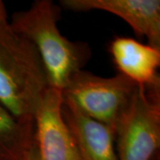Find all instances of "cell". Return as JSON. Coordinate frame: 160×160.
Instances as JSON below:
<instances>
[{
    "label": "cell",
    "instance_id": "8992f818",
    "mask_svg": "<svg viewBox=\"0 0 160 160\" xmlns=\"http://www.w3.org/2000/svg\"><path fill=\"white\" fill-rule=\"evenodd\" d=\"M61 6L69 11L99 10L110 12L128 23L148 45L160 49L159 0H62Z\"/></svg>",
    "mask_w": 160,
    "mask_h": 160
},
{
    "label": "cell",
    "instance_id": "277c9868",
    "mask_svg": "<svg viewBox=\"0 0 160 160\" xmlns=\"http://www.w3.org/2000/svg\"><path fill=\"white\" fill-rule=\"evenodd\" d=\"M137 85L123 75L103 78L77 71L63 88V97L92 119L114 128L125 113Z\"/></svg>",
    "mask_w": 160,
    "mask_h": 160
},
{
    "label": "cell",
    "instance_id": "8fae6325",
    "mask_svg": "<svg viewBox=\"0 0 160 160\" xmlns=\"http://www.w3.org/2000/svg\"><path fill=\"white\" fill-rule=\"evenodd\" d=\"M150 160H160V152L158 151V152H157L156 154L151 158V159Z\"/></svg>",
    "mask_w": 160,
    "mask_h": 160
},
{
    "label": "cell",
    "instance_id": "9c48e42d",
    "mask_svg": "<svg viewBox=\"0 0 160 160\" xmlns=\"http://www.w3.org/2000/svg\"><path fill=\"white\" fill-rule=\"evenodd\" d=\"M36 145L34 120H21L0 103V160H24Z\"/></svg>",
    "mask_w": 160,
    "mask_h": 160
},
{
    "label": "cell",
    "instance_id": "30bf717a",
    "mask_svg": "<svg viewBox=\"0 0 160 160\" xmlns=\"http://www.w3.org/2000/svg\"><path fill=\"white\" fill-rule=\"evenodd\" d=\"M24 160H39V156H38V152L36 145L29 150Z\"/></svg>",
    "mask_w": 160,
    "mask_h": 160
},
{
    "label": "cell",
    "instance_id": "ba28073f",
    "mask_svg": "<svg viewBox=\"0 0 160 160\" xmlns=\"http://www.w3.org/2000/svg\"><path fill=\"white\" fill-rule=\"evenodd\" d=\"M109 51L119 74L137 86L160 80V49L144 45L131 38L118 37L110 42Z\"/></svg>",
    "mask_w": 160,
    "mask_h": 160
},
{
    "label": "cell",
    "instance_id": "3957f363",
    "mask_svg": "<svg viewBox=\"0 0 160 160\" xmlns=\"http://www.w3.org/2000/svg\"><path fill=\"white\" fill-rule=\"evenodd\" d=\"M118 160H150L160 148V80L137 86L116 127Z\"/></svg>",
    "mask_w": 160,
    "mask_h": 160
},
{
    "label": "cell",
    "instance_id": "5b68a950",
    "mask_svg": "<svg viewBox=\"0 0 160 160\" xmlns=\"http://www.w3.org/2000/svg\"><path fill=\"white\" fill-rule=\"evenodd\" d=\"M62 101V92L49 86L35 110V141L39 160H82L63 118Z\"/></svg>",
    "mask_w": 160,
    "mask_h": 160
},
{
    "label": "cell",
    "instance_id": "52a82bcc",
    "mask_svg": "<svg viewBox=\"0 0 160 160\" xmlns=\"http://www.w3.org/2000/svg\"><path fill=\"white\" fill-rule=\"evenodd\" d=\"M62 112L82 160H118L114 128L91 118L64 97Z\"/></svg>",
    "mask_w": 160,
    "mask_h": 160
},
{
    "label": "cell",
    "instance_id": "7a4b0ae2",
    "mask_svg": "<svg viewBox=\"0 0 160 160\" xmlns=\"http://www.w3.org/2000/svg\"><path fill=\"white\" fill-rule=\"evenodd\" d=\"M44 64L34 46L0 22V103L17 118L33 121L49 87Z\"/></svg>",
    "mask_w": 160,
    "mask_h": 160
},
{
    "label": "cell",
    "instance_id": "6da1fadb",
    "mask_svg": "<svg viewBox=\"0 0 160 160\" xmlns=\"http://www.w3.org/2000/svg\"><path fill=\"white\" fill-rule=\"evenodd\" d=\"M61 8L50 0H37L29 9L14 12L10 21L13 31L34 46L46 69L49 86L62 91L69 80L91 58L86 43L71 41L58 27Z\"/></svg>",
    "mask_w": 160,
    "mask_h": 160
}]
</instances>
